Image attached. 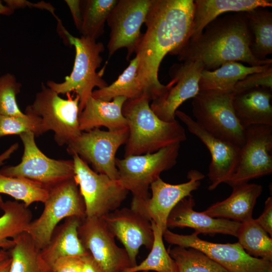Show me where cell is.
Returning a JSON list of instances; mask_svg holds the SVG:
<instances>
[{
	"label": "cell",
	"mask_w": 272,
	"mask_h": 272,
	"mask_svg": "<svg viewBox=\"0 0 272 272\" xmlns=\"http://www.w3.org/2000/svg\"><path fill=\"white\" fill-rule=\"evenodd\" d=\"M193 0H152L145 24L147 29L136 48L138 75L151 101L164 91L158 80L164 56L188 41L192 26Z\"/></svg>",
	"instance_id": "obj_1"
},
{
	"label": "cell",
	"mask_w": 272,
	"mask_h": 272,
	"mask_svg": "<svg viewBox=\"0 0 272 272\" xmlns=\"http://www.w3.org/2000/svg\"><path fill=\"white\" fill-rule=\"evenodd\" d=\"M252 36L244 12L230 13L209 24L195 40L188 41L171 52L181 61H198L204 70L212 71L223 63L246 62L250 66L272 63V59L259 60L251 51Z\"/></svg>",
	"instance_id": "obj_2"
},
{
	"label": "cell",
	"mask_w": 272,
	"mask_h": 272,
	"mask_svg": "<svg viewBox=\"0 0 272 272\" xmlns=\"http://www.w3.org/2000/svg\"><path fill=\"white\" fill-rule=\"evenodd\" d=\"M151 101L145 95L127 100L123 105L129 131L124 157L153 153L186 140L185 129L178 121L161 120L151 109Z\"/></svg>",
	"instance_id": "obj_3"
},
{
	"label": "cell",
	"mask_w": 272,
	"mask_h": 272,
	"mask_svg": "<svg viewBox=\"0 0 272 272\" xmlns=\"http://www.w3.org/2000/svg\"><path fill=\"white\" fill-rule=\"evenodd\" d=\"M58 31L67 43L75 48V58L73 70L61 83L48 81L46 86L58 94L74 92L79 98L80 113L92 96L93 89H101L108 86L102 78L105 67L97 72L103 58L101 53L104 51L103 44L96 40L71 35L62 26Z\"/></svg>",
	"instance_id": "obj_4"
},
{
	"label": "cell",
	"mask_w": 272,
	"mask_h": 272,
	"mask_svg": "<svg viewBox=\"0 0 272 272\" xmlns=\"http://www.w3.org/2000/svg\"><path fill=\"white\" fill-rule=\"evenodd\" d=\"M233 92L200 91L192 99L195 121L207 131L239 147L245 141V129L237 119L232 104Z\"/></svg>",
	"instance_id": "obj_5"
},
{
	"label": "cell",
	"mask_w": 272,
	"mask_h": 272,
	"mask_svg": "<svg viewBox=\"0 0 272 272\" xmlns=\"http://www.w3.org/2000/svg\"><path fill=\"white\" fill-rule=\"evenodd\" d=\"M43 203L41 215L31 221L25 230L40 250L48 243L61 220L71 217H86L84 201L74 178L49 189Z\"/></svg>",
	"instance_id": "obj_6"
},
{
	"label": "cell",
	"mask_w": 272,
	"mask_h": 272,
	"mask_svg": "<svg viewBox=\"0 0 272 272\" xmlns=\"http://www.w3.org/2000/svg\"><path fill=\"white\" fill-rule=\"evenodd\" d=\"M67 99L43 83L33 103L26 108V111L39 116L46 132H54V139L58 145H67L80 135L82 131L79 126V98L67 93Z\"/></svg>",
	"instance_id": "obj_7"
},
{
	"label": "cell",
	"mask_w": 272,
	"mask_h": 272,
	"mask_svg": "<svg viewBox=\"0 0 272 272\" xmlns=\"http://www.w3.org/2000/svg\"><path fill=\"white\" fill-rule=\"evenodd\" d=\"M180 146V144H176L153 153L116 158L118 180L131 192L133 198L147 199L151 196V184L160 177L162 172L176 164Z\"/></svg>",
	"instance_id": "obj_8"
},
{
	"label": "cell",
	"mask_w": 272,
	"mask_h": 272,
	"mask_svg": "<svg viewBox=\"0 0 272 272\" xmlns=\"http://www.w3.org/2000/svg\"><path fill=\"white\" fill-rule=\"evenodd\" d=\"M74 179L84 201L86 217L102 218L119 209L128 193L118 180L98 173L76 154Z\"/></svg>",
	"instance_id": "obj_9"
},
{
	"label": "cell",
	"mask_w": 272,
	"mask_h": 272,
	"mask_svg": "<svg viewBox=\"0 0 272 272\" xmlns=\"http://www.w3.org/2000/svg\"><path fill=\"white\" fill-rule=\"evenodd\" d=\"M19 135L24 146L21 161L17 165L2 168L1 174L27 179L48 190L74 177L73 160H56L46 156L37 147L32 132Z\"/></svg>",
	"instance_id": "obj_10"
},
{
	"label": "cell",
	"mask_w": 272,
	"mask_h": 272,
	"mask_svg": "<svg viewBox=\"0 0 272 272\" xmlns=\"http://www.w3.org/2000/svg\"><path fill=\"white\" fill-rule=\"evenodd\" d=\"M128 127L113 131H104L99 128L82 131L67 146V153L76 154L95 172L110 178L118 179L115 160L118 148L125 144L128 137Z\"/></svg>",
	"instance_id": "obj_11"
},
{
	"label": "cell",
	"mask_w": 272,
	"mask_h": 272,
	"mask_svg": "<svg viewBox=\"0 0 272 272\" xmlns=\"http://www.w3.org/2000/svg\"><path fill=\"white\" fill-rule=\"evenodd\" d=\"M196 232L190 235L172 232L168 228L163 233L171 244L197 249L229 272H272V262L249 255L238 242L216 243L203 240Z\"/></svg>",
	"instance_id": "obj_12"
},
{
	"label": "cell",
	"mask_w": 272,
	"mask_h": 272,
	"mask_svg": "<svg viewBox=\"0 0 272 272\" xmlns=\"http://www.w3.org/2000/svg\"><path fill=\"white\" fill-rule=\"evenodd\" d=\"M272 173V126L254 125L245 128L235 170L226 182L232 187Z\"/></svg>",
	"instance_id": "obj_13"
},
{
	"label": "cell",
	"mask_w": 272,
	"mask_h": 272,
	"mask_svg": "<svg viewBox=\"0 0 272 272\" xmlns=\"http://www.w3.org/2000/svg\"><path fill=\"white\" fill-rule=\"evenodd\" d=\"M204 177L196 170L189 171L188 181L183 183L171 184L159 177L150 185L151 196L145 200L132 198L130 208L153 222L164 233L167 229V219L172 209L182 199L191 195Z\"/></svg>",
	"instance_id": "obj_14"
},
{
	"label": "cell",
	"mask_w": 272,
	"mask_h": 272,
	"mask_svg": "<svg viewBox=\"0 0 272 272\" xmlns=\"http://www.w3.org/2000/svg\"><path fill=\"white\" fill-rule=\"evenodd\" d=\"M152 0H118L107 23L110 29L107 44L109 55L122 48L127 50L128 60L135 52Z\"/></svg>",
	"instance_id": "obj_15"
},
{
	"label": "cell",
	"mask_w": 272,
	"mask_h": 272,
	"mask_svg": "<svg viewBox=\"0 0 272 272\" xmlns=\"http://www.w3.org/2000/svg\"><path fill=\"white\" fill-rule=\"evenodd\" d=\"M203 70L198 61H182L170 67V81L165 85L163 93L150 104L151 109L159 118L169 122L176 120L178 108L199 92V81Z\"/></svg>",
	"instance_id": "obj_16"
},
{
	"label": "cell",
	"mask_w": 272,
	"mask_h": 272,
	"mask_svg": "<svg viewBox=\"0 0 272 272\" xmlns=\"http://www.w3.org/2000/svg\"><path fill=\"white\" fill-rule=\"evenodd\" d=\"M78 234L84 248L104 272H122L131 266L126 251L117 246L102 218L85 217Z\"/></svg>",
	"instance_id": "obj_17"
},
{
	"label": "cell",
	"mask_w": 272,
	"mask_h": 272,
	"mask_svg": "<svg viewBox=\"0 0 272 272\" xmlns=\"http://www.w3.org/2000/svg\"><path fill=\"white\" fill-rule=\"evenodd\" d=\"M175 116L203 143L211 154V161L208 175L211 183L209 189L214 190L221 183H226L236 168L240 147L215 137L182 111L177 110Z\"/></svg>",
	"instance_id": "obj_18"
},
{
	"label": "cell",
	"mask_w": 272,
	"mask_h": 272,
	"mask_svg": "<svg viewBox=\"0 0 272 272\" xmlns=\"http://www.w3.org/2000/svg\"><path fill=\"white\" fill-rule=\"evenodd\" d=\"M107 227L123 244L131 262L137 258L142 246L152 248L154 233L151 221L131 208L118 209L102 217Z\"/></svg>",
	"instance_id": "obj_19"
},
{
	"label": "cell",
	"mask_w": 272,
	"mask_h": 272,
	"mask_svg": "<svg viewBox=\"0 0 272 272\" xmlns=\"http://www.w3.org/2000/svg\"><path fill=\"white\" fill-rule=\"evenodd\" d=\"M195 202L191 195L180 201L170 212L167 221V228L189 227L198 234H223L236 237L240 222L215 218L193 210Z\"/></svg>",
	"instance_id": "obj_20"
},
{
	"label": "cell",
	"mask_w": 272,
	"mask_h": 272,
	"mask_svg": "<svg viewBox=\"0 0 272 272\" xmlns=\"http://www.w3.org/2000/svg\"><path fill=\"white\" fill-rule=\"evenodd\" d=\"M271 100L272 89L265 87L233 93V108L242 127L272 126Z\"/></svg>",
	"instance_id": "obj_21"
},
{
	"label": "cell",
	"mask_w": 272,
	"mask_h": 272,
	"mask_svg": "<svg viewBox=\"0 0 272 272\" xmlns=\"http://www.w3.org/2000/svg\"><path fill=\"white\" fill-rule=\"evenodd\" d=\"M230 195L203 211L215 218L232 219L240 223L252 219L257 199L261 194L262 186L256 183H244L232 187Z\"/></svg>",
	"instance_id": "obj_22"
},
{
	"label": "cell",
	"mask_w": 272,
	"mask_h": 272,
	"mask_svg": "<svg viewBox=\"0 0 272 272\" xmlns=\"http://www.w3.org/2000/svg\"><path fill=\"white\" fill-rule=\"evenodd\" d=\"M126 100L124 97H117L112 101H106L91 96L79 114L81 131H86L102 126L110 131L127 128V120L122 113Z\"/></svg>",
	"instance_id": "obj_23"
},
{
	"label": "cell",
	"mask_w": 272,
	"mask_h": 272,
	"mask_svg": "<svg viewBox=\"0 0 272 272\" xmlns=\"http://www.w3.org/2000/svg\"><path fill=\"white\" fill-rule=\"evenodd\" d=\"M193 2L192 26L188 41L197 38L205 27L221 15L272 7V1L269 0H195Z\"/></svg>",
	"instance_id": "obj_24"
},
{
	"label": "cell",
	"mask_w": 272,
	"mask_h": 272,
	"mask_svg": "<svg viewBox=\"0 0 272 272\" xmlns=\"http://www.w3.org/2000/svg\"><path fill=\"white\" fill-rule=\"evenodd\" d=\"M71 217L54 230L48 243L40 250L42 259L50 268L58 259L68 256H81L87 251L79 237L78 228L82 220Z\"/></svg>",
	"instance_id": "obj_25"
},
{
	"label": "cell",
	"mask_w": 272,
	"mask_h": 272,
	"mask_svg": "<svg viewBox=\"0 0 272 272\" xmlns=\"http://www.w3.org/2000/svg\"><path fill=\"white\" fill-rule=\"evenodd\" d=\"M272 63L259 66H246L237 61L228 62L218 68L203 70L199 81V91L220 90L234 92L236 83L248 75L267 69Z\"/></svg>",
	"instance_id": "obj_26"
},
{
	"label": "cell",
	"mask_w": 272,
	"mask_h": 272,
	"mask_svg": "<svg viewBox=\"0 0 272 272\" xmlns=\"http://www.w3.org/2000/svg\"><path fill=\"white\" fill-rule=\"evenodd\" d=\"M3 214L0 217V248L11 249L12 239L25 231L32 221V213L24 203L8 200L0 207Z\"/></svg>",
	"instance_id": "obj_27"
},
{
	"label": "cell",
	"mask_w": 272,
	"mask_h": 272,
	"mask_svg": "<svg viewBox=\"0 0 272 272\" xmlns=\"http://www.w3.org/2000/svg\"><path fill=\"white\" fill-rule=\"evenodd\" d=\"M12 239L9 272H50L41 258V250L26 231Z\"/></svg>",
	"instance_id": "obj_28"
},
{
	"label": "cell",
	"mask_w": 272,
	"mask_h": 272,
	"mask_svg": "<svg viewBox=\"0 0 272 272\" xmlns=\"http://www.w3.org/2000/svg\"><path fill=\"white\" fill-rule=\"evenodd\" d=\"M138 59L135 56L115 81L105 87L94 90L92 96L110 101L117 97H124L128 100L145 95L148 96L138 77Z\"/></svg>",
	"instance_id": "obj_29"
},
{
	"label": "cell",
	"mask_w": 272,
	"mask_h": 272,
	"mask_svg": "<svg viewBox=\"0 0 272 272\" xmlns=\"http://www.w3.org/2000/svg\"><path fill=\"white\" fill-rule=\"evenodd\" d=\"M244 14L252 36L251 52L258 59H266L272 53V13L258 8Z\"/></svg>",
	"instance_id": "obj_30"
},
{
	"label": "cell",
	"mask_w": 272,
	"mask_h": 272,
	"mask_svg": "<svg viewBox=\"0 0 272 272\" xmlns=\"http://www.w3.org/2000/svg\"><path fill=\"white\" fill-rule=\"evenodd\" d=\"M236 237L249 255L272 262V238L254 219L240 223Z\"/></svg>",
	"instance_id": "obj_31"
},
{
	"label": "cell",
	"mask_w": 272,
	"mask_h": 272,
	"mask_svg": "<svg viewBox=\"0 0 272 272\" xmlns=\"http://www.w3.org/2000/svg\"><path fill=\"white\" fill-rule=\"evenodd\" d=\"M118 0L82 1L81 36L96 40L104 32L105 22Z\"/></svg>",
	"instance_id": "obj_32"
},
{
	"label": "cell",
	"mask_w": 272,
	"mask_h": 272,
	"mask_svg": "<svg viewBox=\"0 0 272 272\" xmlns=\"http://www.w3.org/2000/svg\"><path fill=\"white\" fill-rule=\"evenodd\" d=\"M177 272H229L201 251L176 246L168 250Z\"/></svg>",
	"instance_id": "obj_33"
},
{
	"label": "cell",
	"mask_w": 272,
	"mask_h": 272,
	"mask_svg": "<svg viewBox=\"0 0 272 272\" xmlns=\"http://www.w3.org/2000/svg\"><path fill=\"white\" fill-rule=\"evenodd\" d=\"M0 193L21 200L29 207L35 202L44 203L48 196V190L27 179L9 177L0 173Z\"/></svg>",
	"instance_id": "obj_34"
},
{
	"label": "cell",
	"mask_w": 272,
	"mask_h": 272,
	"mask_svg": "<svg viewBox=\"0 0 272 272\" xmlns=\"http://www.w3.org/2000/svg\"><path fill=\"white\" fill-rule=\"evenodd\" d=\"M151 223L154 238L150 253L139 264L128 267L122 272H173L177 269L174 261L165 247L163 231L153 222Z\"/></svg>",
	"instance_id": "obj_35"
},
{
	"label": "cell",
	"mask_w": 272,
	"mask_h": 272,
	"mask_svg": "<svg viewBox=\"0 0 272 272\" xmlns=\"http://www.w3.org/2000/svg\"><path fill=\"white\" fill-rule=\"evenodd\" d=\"M31 132L35 137L46 132L41 118L26 111L23 116H11L0 115V137Z\"/></svg>",
	"instance_id": "obj_36"
},
{
	"label": "cell",
	"mask_w": 272,
	"mask_h": 272,
	"mask_svg": "<svg viewBox=\"0 0 272 272\" xmlns=\"http://www.w3.org/2000/svg\"><path fill=\"white\" fill-rule=\"evenodd\" d=\"M21 84L15 76L6 73L0 77V115L23 116L25 113L20 109L16 96L20 92Z\"/></svg>",
	"instance_id": "obj_37"
},
{
	"label": "cell",
	"mask_w": 272,
	"mask_h": 272,
	"mask_svg": "<svg viewBox=\"0 0 272 272\" xmlns=\"http://www.w3.org/2000/svg\"><path fill=\"white\" fill-rule=\"evenodd\" d=\"M258 87L272 89V65L263 71L250 74L238 82L234 87L233 93Z\"/></svg>",
	"instance_id": "obj_38"
},
{
	"label": "cell",
	"mask_w": 272,
	"mask_h": 272,
	"mask_svg": "<svg viewBox=\"0 0 272 272\" xmlns=\"http://www.w3.org/2000/svg\"><path fill=\"white\" fill-rule=\"evenodd\" d=\"M82 265V256L64 257L52 264L50 272H81Z\"/></svg>",
	"instance_id": "obj_39"
},
{
	"label": "cell",
	"mask_w": 272,
	"mask_h": 272,
	"mask_svg": "<svg viewBox=\"0 0 272 272\" xmlns=\"http://www.w3.org/2000/svg\"><path fill=\"white\" fill-rule=\"evenodd\" d=\"M4 2L6 3V5L13 11L17 9L26 7L46 10L52 14V15L56 18L57 22L60 21V19L55 14V8L50 3H45L44 2L32 3L23 0H5Z\"/></svg>",
	"instance_id": "obj_40"
},
{
	"label": "cell",
	"mask_w": 272,
	"mask_h": 272,
	"mask_svg": "<svg viewBox=\"0 0 272 272\" xmlns=\"http://www.w3.org/2000/svg\"><path fill=\"white\" fill-rule=\"evenodd\" d=\"M255 222L267 234L272 236V197H268L265 201L264 210L261 215L254 219Z\"/></svg>",
	"instance_id": "obj_41"
},
{
	"label": "cell",
	"mask_w": 272,
	"mask_h": 272,
	"mask_svg": "<svg viewBox=\"0 0 272 272\" xmlns=\"http://www.w3.org/2000/svg\"><path fill=\"white\" fill-rule=\"evenodd\" d=\"M71 13L75 25L80 32L82 24V1L65 0Z\"/></svg>",
	"instance_id": "obj_42"
},
{
	"label": "cell",
	"mask_w": 272,
	"mask_h": 272,
	"mask_svg": "<svg viewBox=\"0 0 272 272\" xmlns=\"http://www.w3.org/2000/svg\"><path fill=\"white\" fill-rule=\"evenodd\" d=\"M82 260L81 272H104L89 252L82 256Z\"/></svg>",
	"instance_id": "obj_43"
},
{
	"label": "cell",
	"mask_w": 272,
	"mask_h": 272,
	"mask_svg": "<svg viewBox=\"0 0 272 272\" xmlns=\"http://www.w3.org/2000/svg\"><path fill=\"white\" fill-rule=\"evenodd\" d=\"M19 144L15 143L12 145L8 149L0 155V166L6 160L10 158L11 156L18 149Z\"/></svg>",
	"instance_id": "obj_44"
},
{
	"label": "cell",
	"mask_w": 272,
	"mask_h": 272,
	"mask_svg": "<svg viewBox=\"0 0 272 272\" xmlns=\"http://www.w3.org/2000/svg\"><path fill=\"white\" fill-rule=\"evenodd\" d=\"M11 261L10 255L6 259L0 261V272H9Z\"/></svg>",
	"instance_id": "obj_45"
},
{
	"label": "cell",
	"mask_w": 272,
	"mask_h": 272,
	"mask_svg": "<svg viewBox=\"0 0 272 272\" xmlns=\"http://www.w3.org/2000/svg\"><path fill=\"white\" fill-rule=\"evenodd\" d=\"M14 11L7 6L4 5L3 2L0 1V15L10 16L14 13Z\"/></svg>",
	"instance_id": "obj_46"
},
{
	"label": "cell",
	"mask_w": 272,
	"mask_h": 272,
	"mask_svg": "<svg viewBox=\"0 0 272 272\" xmlns=\"http://www.w3.org/2000/svg\"><path fill=\"white\" fill-rule=\"evenodd\" d=\"M9 256V254L4 250H0V261L4 260Z\"/></svg>",
	"instance_id": "obj_47"
},
{
	"label": "cell",
	"mask_w": 272,
	"mask_h": 272,
	"mask_svg": "<svg viewBox=\"0 0 272 272\" xmlns=\"http://www.w3.org/2000/svg\"><path fill=\"white\" fill-rule=\"evenodd\" d=\"M3 202H4V201L3 200V199H2V197H1V196L0 195V207L3 204Z\"/></svg>",
	"instance_id": "obj_48"
},
{
	"label": "cell",
	"mask_w": 272,
	"mask_h": 272,
	"mask_svg": "<svg viewBox=\"0 0 272 272\" xmlns=\"http://www.w3.org/2000/svg\"><path fill=\"white\" fill-rule=\"evenodd\" d=\"M173 272H177V269H176V270L173 271Z\"/></svg>",
	"instance_id": "obj_49"
},
{
	"label": "cell",
	"mask_w": 272,
	"mask_h": 272,
	"mask_svg": "<svg viewBox=\"0 0 272 272\" xmlns=\"http://www.w3.org/2000/svg\"><path fill=\"white\" fill-rule=\"evenodd\" d=\"M141 272H148L147 271H141Z\"/></svg>",
	"instance_id": "obj_50"
},
{
	"label": "cell",
	"mask_w": 272,
	"mask_h": 272,
	"mask_svg": "<svg viewBox=\"0 0 272 272\" xmlns=\"http://www.w3.org/2000/svg\"><path fill=\"white\" fill-rule=\"evenodd\" d=\"M0 50H1V48H0Z\"/></svg>",
	"instance_id": "obj_51"
}]
</instances>
